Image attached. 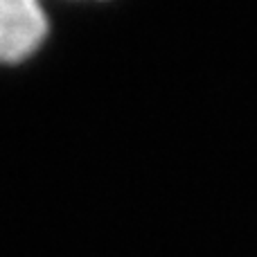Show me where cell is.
<instances>
[{
	"label": "cell",
	"instance_id": "6da1fadb",
	"mask_svg": "<svg viewBox=\"0 0 257 257\" xmlns=\"http://www.w3.org/2000/svg\"><path fill=\"white\" fill-rule=\"evenodd\" d=\"M52 32L45 0H0V66L27 63Z\"/></svg>",
	"mask_w": 257,
	"mask_h": 257
},
{
	"label": "cell",
	"instance_id": "7a4b0ae2",
	"mask_svg": "<svg viewBox=\"0 0 257 257\" xmlns=\"http://www.w3.org/2000/svg\"><path fill=\"white\" fill-rule=\"evenodd\" d=\"M66 3H108V0H66Z\"/></svg>",
	"mask_w": 257,
	"mask_h": 257
}]
</instances>
